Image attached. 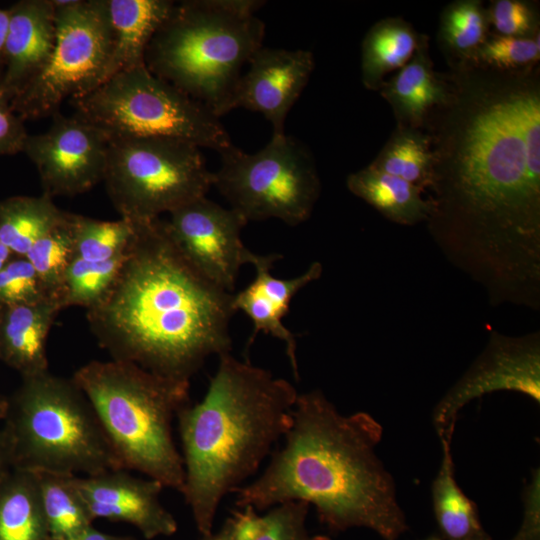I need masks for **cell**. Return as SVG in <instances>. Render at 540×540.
Here are the masks:
<instances>
[{
	"label": "cell",
	"mask_w": 540,
	"mask_h": 540,
	"mask_svg": "<svg viewBox=\"0 0 540 540\" xmlns=\"http://www.w3.org/2000/svg\"><path fill=\"white\" fill-rule=\"evenodd\" d=\"M450 79V101L424 124L434 159L429 233L489 303L539 310L538 79L472 66Z\"/></svg>",
	"instance_id": "cell-1"
},
{
	"label": "cell",
	"mask_w": 540,
	"mask_h": 540,
	"mask_svg": "<svg viewBox=\"0 0 540 540\" xmlns=\"http://www.w3.org/2000/svg\"><path fill=\"white\" fill-rule=\"evenodd\" d=\"M234 313L233 293L203 277L156 218L137 222L113 284L86 316L113 360L190 383L208 357L231 351Z\"/></svg>",
	"instance_id": "cell-2"
},
{
	"label": "cell",
	"mask_w": 540,
	"mask_h": 540,
	"mask_svg": "<svg viewBox=\"0 0 540 540\" xmlns=\"http://www.w3.org/2000/svg\"><path fill=\"white\" fill-rule=\"evenodd\" d=\"M382 434L370 414L343 415L320 390L298 394L284 445L256 480L232 492L235 504L263 511L302 501L331 531L364 527L397 540L408 525L375 451Z\"/></svg>",
	"instance_id": "cell-3"
},
{
	"label": "cell",
	"mask_w": 540,
	"mask_h": 540,
	"mask_svg": "<svg viewBox=\"0 0 540 540\" xmlns=\"http://www.w3.org/2000/svg\"><path fill=\"white\" fill-rule=\"evenodd\" d=\"M297 396L289 381L228 352L219 356L202 400L179 411L180 493L202 537L212 533L224 496L252 476L284 437Z\"/></svg>",
	"instance_id": "cell-4"
},
{
	"label": "cell",
	"mask_w": 540,
	"mask_h": 540,
	"mask_svg": "<svg viewBox=\"0 0 540 540\" xmlns=\"http://www.w3.org/2000/svg\"><path fill=\"white\" fill-rule=\"evenodd\" d=\"M260 0H185L153 35L145 65L219 118L232 110L242 67L263 46Z\"/></svg>",
	"instance_id": "cell-5"
},
{
	"label": "cell",
	"mask_w": 540,
	"mask_h": 540,
	"mask_svg": "<svg viewBox=\"0 0 540 540\" xmlns=\"http://www.w3.org/2000/svg\"><path fill=\"white\" fill-rule=\"evenodd\" d=\"M72 379L93 406L123 468L181 492L184 465L172 422L190 402V383L113 359L90 361Z\"/></svg>",
	"instance_id": "cell-6"
},
{
	"label": "cell",
	"mask_w": 540,
	"mask_h": 540,
	"mask_svg": "<svg viewBox=\"0 0 540 540\" xmlns=\"http://www.w3.org/2000/svg\"><path fill=\"white\" fill-rule=\"evenodd\" d=\"M3 420L13 469L85 476L124 469L93 406L72 378L49 370L22 378Z\"/></svg>",
	"instance_id": "cell-7"
},
{
	"label": "cell",
	"mask_w": 540,
	"mask_h": 540,
	"mask_svg": "<svg viewBox=\"0 0 540 540\" xmlns=\"http://www.w3.org/2000/svg\"><path fill=\"white\" fill-rule=\"evenodd\" d=\"M76 117L112 138H169L220 153L232 145L220 118L146 65L70 99Z\"/></svg>",
	"instance_id": "cell-8"
},
{
	"label": "cell",
	"mask_w": 540,
	"mask_h": 540,
	"mask_svg": "<svg viewBox=\"0 0 540 540\" xmlns=\"http://www.w3.org/2000/svg\"><path fill=\"white\" fill-rule=\"evenodd\" d=\"M103 182L121 218L142 222L206 196L213 172L194 144L169 138H112Z\"/></svg>",
	"instance_id": "cell-9"
},
{
	"label": "cell",
	"mask_w": 540,
	"mask_h": 540,
	"mask_svg": "<svg viewBox=\"0 0 540 540\" xmlns=\"http://www.w3.org/2000/svg\"><path fill=\"white\" fill-rule=\"evenodd\" d=\"M218 154L212 186L247 222L274 218L297 226L311 216L321 184L314 158L301 141L272 134L255 153L232 144Z\"/></svg>",
	"instance_id": "cell-10"
},
{
	"label": "cell",
	"mask_w": 540,
	"mask_h": 540,
	"mask_svg": "<svg viewBox=\"0 0 540 540\" xmlns=\"http://www.w3.org/2000/svg\"><path fill=\"white\" fill-rule=\"evenodd\" d=\"M56 39L44 70L11 101L23 120L59 111L106 81L112 30L106 0H54Z\"/></svg>",
	"instance_id": "cell-11"
},
{
	"label": "cell",
	"mask_w": 540,
	"mask_h": 540,
	"mask_svg": "<svg viewBox=\"0 0 540 540\" xmlns=\"http://www.w3.org/2000/svg\"><path fill=\"white\" fill-rule=\"evenodd\" d=\"M496 391H514L540 404V334H490L486 347L439 400L432 421L440 439H452L460 410L470 401Z\"/></svg>",
	"instance_id": "cell-12"
},
{
	"label": "cell",
	"mask_w": 540,
	"mask_h": 540,
	"mask_svg": "<svg viewBox=\"0 0 540 540\" xmlns=\"http://www.w3.org/2000/svg\"><path fill=\"white\" fill-rule=\"evenodd\" d=\"M247 221L231 208L206 196L169 213L166 226L187 261L207 280L233 293L240 268L259 254L244 245L241 232Z\"/></svg>",
	"instance_id": "cell-13"
},
{
	"label": "cell",
	"mask_w": 540,
	"mask_h": 540,
	"mask_svg": "<svg viewBox=\"0 0 540 540\" xmlns=\"http://www.w3.org/2000/svg\"><path fill=\"white\" fill-rule=\"evenodd\" d=\"M44 133L29 135L23 152L35 165L43 194L75 196L103 181L108 138L95 126L60 111Z\"/></svg>",
	"instance_id": "cell-14"
},
{
	"label": "cell",
	"mask_w": 540,
	"mask_h": 540,
	"mask_svg": "<svg viewBox=\"0 0 540 540\" xmlns=\"http://www.w3.org/2000/svg\"><path fill=\"white\" fill-rule=\"evenodd\" d=\"M232 99V110L244 108L262 114L272 134L285 132L287 115L314 70L311 51L260 47L249 59Z\"/></svg>",
	"instance_id": "cell-15"
},
{
	"label": "cell",
	"mask_w": 540,
	"mask_h": 540,
	"mask_svg": "<svg viewBox=\"0 0 540 540\" xmlns=\"http://www.w3.org/2000/svg\"><path fill=\"white\" fill-rule=\"evenodd\" d=\"M74 482L93 521L103 518L135 526L145 539L171 536L178 529L173 515L162 505V484L139 478L128 470H110L77 476Z\"/></svg>",
	"instance_id": "cell-16"
},
{
	"label": "cell",
	"mask_w": 540,
	"mask_h": 540,
	"mask_svg": "<svg viewBox=\"0 0 540 540\" xmlns=\"http://www.w3.org/2000/svg\"><path fill=\"white\" fill-rule=\"evenodd\" d=\"M9 9L0 93L12 100L46 67L56 39L54 0H20Z\"/></svg>",
	"instance_id": "cell-17"
},
{
	"label": "cell",
	"mask_w": 540,
	"mask_h": 540,
	"mask_svg": "<svg viewBox=\"0 0 540 540\" xmlns=\"http://www.w3.org/2000/svg\"><path fill=\"white\" fill-rule=\"evenodd\" d=\"M279 254L259 255L252 264L256 269L255 279L243 290L233 294V308L243 311L253 323V331L248 341L250 346L259 331L271 335L285 344L296 380L299 379L297 363V344L295 335L284 325L282 319L287 314L294 296L311 282L320 278L321 263L313 262L301 275L280 279L271 274Z\"/></svg>",
	"instance_id": "cell-18"
},
{
	"label": "cell",
	"mask_w": 540,
	"mask_h": 540,
	"mask_svg": "<svg viewBox=\"0 0 540 540\" xmlns=\"http://www.w3.org/2000/svg\"><path fill=\"white\" fill-rule=\"evenodd\" d=\"M379 91L392 107L398 126L414 129L423 128L430 114L452 95L450 82L433 69L428 37L422 34L409 62Z\"/></svg>",
	"instance_id": "cell-19"
},
{
	"label": "cell",
	"mask_w": 540,
	"mask_h": 540,
	"mask_svg": "<svg viewBox=\"0 0 540 540\" xmlns=\"http://www.w3.org/2000/svg\"><path fill=\"white\" fill-rule=\"evenodd\" d=\"M63 309L59 301L3 306L0 318V360L22 378L48 371L46 342Z\"/></svg>",
	"instance_id": "cell-20"
},
{
	"label": "cell",
	"mask_w": 540,
	"mask_h": 540,
	"mask_svg": "<svg viewBox=\"0 0 540 540\" xmlns=\"http://www.w3.org/2000/svg\"><path fill=\"white\" fill-rule=\"evenodd\" d=\"M174 3L171 0H106L113 38L106 80L145 65L147 47Z\"/></svg>",
	"instance_id": "cell-21"
},
{
	"label": "cell",
	"mask_w": 540,
	"mask_h": 540,
	"mask_svg": "<svg viewBox=\"0 0 540 540\" xmlns=\"http://www.w3.org/2000/svg\"><path fill=\"white\" fill-rule=\"evenodd\" d=\"M348 190L376 209L385 218L400 225L427 221L431 212L429 198L411 183L378 171L369 165L348 175Z\"/></svg>",
	"instance_id": "cell-22"
},
{
	"label": "cell",
	"mask_w": 540,
	"mask_h": 540,
	"mask_svg": "<svg viewBox=\"0 0 540 540\" xmlns=\"http://www.w3.org/2000/svg\"><path fill=\"white\" fill-rule=\"evenodd\" d=\"M442 460L431 486L432 505L443 540H491L480 520L477 505L455 478L451 440L440 439Z\"/></svg>",
	"instance_id": "cell-23"
},
{
	"label": "cell",
	"mask_w": 540,
	"mask_h": 540,
	"mask_svg": "<svg viewBox=\"0 0 540 540\" xmlns=\"http://www.w3.org/2000/svg\"><path fill=\"white\" fill-rule=\"evenodd\" d=\"M420 35L400 17L376 22L361 45V79L365 88L376 91L392 71L403 68L415 53Z\"/></svg>",
	"instance_id": "cell-24"
},
{
	"label": "cell",
	"mask_w": 540,
	"mask_h": 540,
	"mask_svg": "<svg viewBox=\"0 0 540 540\" xmlns=\"http://www.w3.org/2000/svg\"><path fill=\"white\" fill-rule=\"evenodd\" d=\"M0 540H51L32 471L12 469L0 484Z\"/></svg>",
	"instance_id": "cell-25"
},
{
	"label": "cell",
	"mask_w": 540,
	"mask_h": 540,
	"mask_svg": "<svg viewBox=\"0 0 540 540\" xmlns=\"http://www.w3.org/2000/svg\"><path fill=\"white\" fill-rule=\"evenodd\" d=\"M66 215L53 198L43 193L6 198L0 201V241L13 254L26 256L34 242L60 224Z\"/></svg>",
	"instance_id": "cell-26"
},
{
	"label": "cell",
	"mask_w": 540,
	"mask_h": 540,
	"mask_svg": "<svg viewBox=\"0 0 540 540\" xmlns=\"http://www.w3.org/2000/svg\"><path fill=\"white\" fill-rule=\"evenodd\" d=\"M51 540L70 538L92 526L91 518L73 474L32 471Z\"/></svg>",
	"instance_id": "cell-27"
},
{
	"label": "cell",
	"mask_w": 540,
	"mask_h": 540,
	"mask_svg": "<svg viewBox=\"0 0 540 540\" xmlns=\"http://www.w3.org/2000/svg\"><path fill=\"white\" fill-rule=\"evenodd\" d=\"M433 160L430 138L426 132L397 126L369 166L424 191L432 183Z\"/></svg>",
	"instance_id": "cell-28"
},
{
	"label": "cell",
	"mask_w": 540,
	"mask_h": 540,
	"mask_svg": "<svg viewBox=\"0 0 540 540\" xmlns=\"http://www.w3.org/2000/svg\"><path fill=\"white\" fill-rule=\"evenodd\" d=\"M489 26L488 13L481 1H454L442 11L439 39L461 67L487 39Z\"/></svg>",
	"instance_id": "cell-29"
},
{
	"label": "cell",
	"mask_w": 540,
	"mask_h": 540,
	"mask_svg": "<svg viewBox=\"0 0 540 540\" xmlns=\"http://www.w3.org/2000/svg\"><path fill=\"white\" fill-rule=\"evenodd\" d=\"M74 259L107 261L123 255L133 241L137 222L103 221L74 214Z\"/></svg>",
	"instance_id": "cell-30"
},
{
	"label": "cell",
	"mask_w": 540,
	"mask_h": 540,
	"mask_svg": "<svg viewBox=\"0 0 540 540\" xmlns=\"http://www.w3.org/2000/svg\"><path fill=\"white\" fill-rule=\"evenodd\" d=\"M72 216L73 213L67 212L65 219L36 240L26 254L51 297L60 304L64 275L74 259Z\"/></svg>",
	"instance_id": "cell-31"
},
{
	"label": "cell",
	"mask_w": 540,
	"mask_h": 540,
	"mask_svg": "<svg viewBox=\"0 0 540 540\" xmlns=\"http://www.w3.org/2000/svg\"><path fill=\"white\" fill-rule=\"evenodd\" d=\"M127 251L107 261L73 259L63 279L60 294L63 308L82 306L87 310L95 306L113 284Z\"/></svg>",
	"instance_id": "cell-32"
},
{
	"label": "cell",
	"mask_w": 540,
	"mask_h": 540,
	"mask_svg": "<svg viewBox=\"0 0 540 540\" xmlns=\"http://www.w3.org/2000/svg\"><path fill=\"white\" fill-rule=\"evenodd\" d=\"M539 59V34L532 38L496 34L488 36L464 66L500 72H522L531 70Z\"/></svg>",
	"instance_id": "cell-33"
},
{
	"label": "cell",
	"mask_w": 540,
	"mask_h": 540,
	"mask_svg": "<svg viewBox=\"0 0 540 540\" xmlns=\"http://www.w3.org/2000/svg\"><path fill=\"white\" fill-rule=\"evenodd\" d=\"M46 299L54 298L30 261L26 256L14 255L0 270V305L32 304Z\"/></svg>",
	"instance_id": "cell-34"
},
{
	"label": "cell",
	"mask_w": 540,
	"mask_h": 540,
	"mask_svg": "<svg viewBox=\"0 0 540 540\" xmlns=\"http://www.w3.org/2000/svg\"><path fill=\"white\" fill-rule=\"evenodd\" d=\"M309 504L288 501L271 507L261 516L260 527L252 540H331L311 535L306 527Z\"/></svg>",
	"instance_id": "cell-35"
},
{
	"label": "cell",
	"mask_w": 540,
	"mask_h": 540,
	"mask_svg": "<svg viewBox=\"0 0 540 540\" xmlns=\"http://www.w3.org/2000/svg\"><path fill=\"white\" fill-rule=\"evenodd\" d=\"M489 24L498 35L532 38L539 34L538 13L534 6L521 0H495L487 10Z\"/></svg>",
	"instance_id": "cell-36"
},
{
	"label": "cell",
	"mask_w": 540,
	"mask_h": 540,
	"mask_svg": "<svg viewBox=\"0 0 540 540\" xmlns=\"http://www.w3.org/2000/svg\"><path fill=\"white\" fill-rule=\"evenodd\" d=\"M23 120L0 93V156L23 152L29 136Z\"/></svg>",
	"instance_id": "cell-37"
},
{
	"label": "cell",
	"mask_w": 540,
	"mask_h": 540,
	"mask_svg": "<svg viewBox=\"0 0 540 540\" xmlns=\"http://www.w3.org/2000/svg\"><path fill=\"white\" fill-rule=\"evenodd\" d=\"M524 513L518 532L511 540H540V472L532 473L523 493Z\"/></svg>",
	"instance_id": "cell-38"
},
{
	"label": "cell",
	"mask_w": 540,
	"mask_h": 540,
	"mask_svg": "<svg viewBox=\"0 0 540 540\" xmlns=\"http://www.w3.org/2000/svg\"><path fill=\"white\" fill-rule=\"evenodd\" d=\"M64 540H137L131 536H118L104 533L90 526L82 532Z\"/></svg>",
	"instance_id": "cell-39"
},
{
	"label": "cell",
	"mask_w": 540,
	"mask_h": 540,
	"mask_svg": "<svg viewBox=\"0 0 540 540\" xmlns=\"http://www.w3.org/2000/svg\"><path fill=\"white\" fill-rule=\"evenodd\" d=\"M13 466L9 454V450L5 441V437L0 430V484L6 476L12 471Z\"/></svg>",
	"instance_id": "cell-40"
},
{
	"label": "cell",
	"mask_w": 540,
	"mask_h": 540,
	"mask_svg": "<svg viewBox=\"0 0 540 540\" xmlns=\"http://www.w3.org/2000/svg\"><path fill=\"white\" fill-rule=\"evenodd\" d=\"M10 13L9 9H2L0 7V81L3 73V58L5 42L8 33Z\"/></svg>",
	"instance_id": "cell-41"
},
{
	"label": "cell",
	"mask_w": 540,
	"mask_h": 540,
	"mask_svg": "<svg viewBox=\"0 0 540 540\" xmlns=\"http://www.w3.org/2000/svg\"><path fill=\"white\" fill-rule=\"evenodd\" d=\"M232 530V518L229 517L217 532H212L210 535L203 536L202 540H232Z\"/></svg>",
	"instance_id": "cell-42"
},
{
	"label": "cell",
	"mask_w": 540,
	"mask_h": 540,
	"mask_svg": "<svg viewBox=\"0 0 540 540\" xmlns=\"http://www.w3.org/2000/svg\"><path fill=\"white\" fill-rule=\"evenodd\" d=\"M15 254L0 241V270Z\"/></svg>",
	"instance_id": "cell-43"
},
{
	"label": "cell",
	"mask_w": 540,
	"mask_h": 540,
	"mask_svg": "<svg viewBox=\"0 0 540 540\" xmlns=\"http://www.w3.org/2000/svg\"><path fill=\"white\" fill-rule=\"evenodd\" d=\"M8 407V398L0 394V420H3Z\"/></svg>",
	"instance_id": "cell-44"
},
{
	"label": "cell",
	"mask_w": 540,
	"mask_h": 540,
	"mask_svg": "<svg viewBox=\"0 0 540 540\" xmlns=\"http://www.w3.org/2000/svg\"><path fill=\"white\" fill-rule=\"evenodd\" d=\"M423 540H443L441 536L431 535Z\"/></svg>",
	"instance_id": "cell-45"
},
{
	"label": "cell",
	"mask_w": 540,
	"mask_h": 540,
	"mask_svg": "<svg viewBox=\"0 0 540 540\" xmlns=\"http://www.w3.org/2000/svg\"><path fill=\"white\" fill-rule=\"evenodd\" d=\"M2 309H3V306L0 305V318H1Z\"/></svg>",
	"instance_id": "cell-46"
}]
</instances>
